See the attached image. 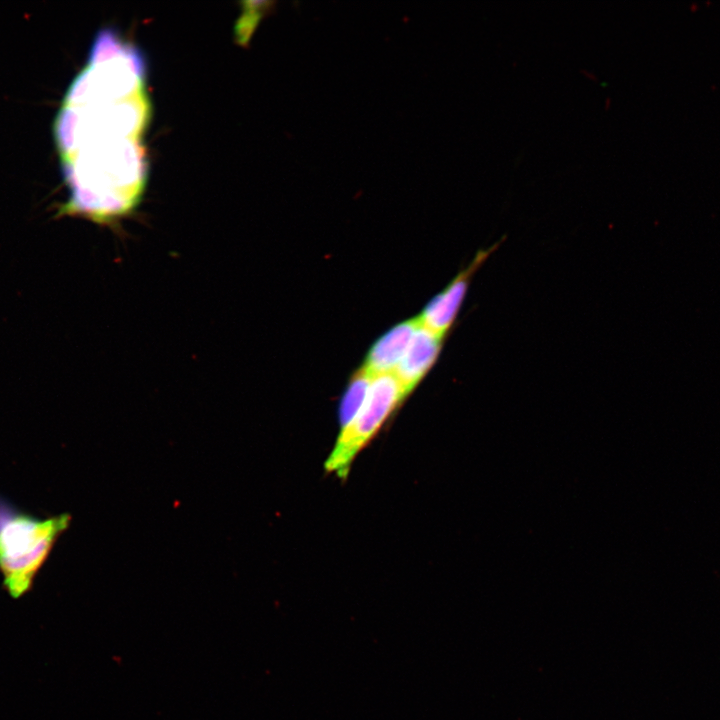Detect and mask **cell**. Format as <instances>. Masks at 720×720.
Returning <instances> with one entry per match:
<instances>
[{
    "mask_svg": "<svg viewBox=\"0 0 720 720\" xmlns=\"http://www.w3.org/2000/svg\"><path fill=\"white\" fill-rule=\"evenodd\" d=\"M70 520L69 514L35 518L0 501V572L12 597L18 598L31 589Z\"/></svg>",
    "mask_w": 720,
    "mask_h": 720,
    "instance_id": "obj_1",
    "label": "cell"
},
{
    "mask_svg": "<svg viewBox=\"0 0 720 720\" xmlns=\"http://www.w3.org/2000/svg\"><path fill=\"white\" fill-rule=\"evenodd\" d=\"M419 324L418 318H414L390 328L371 346L362 368L371 376L393 373Z\"/></svg>",
    "mask_w": 720,
    "mask_h": 720,
    "instance_id": "obj_5",
    "label": "cell"
},
{
    "mask_svg": "<svg viewBox=\"0 0 720 720\" xmlns=\"http://www.w3.org/2000/svg\"><path fill=\"white\" fill-rule=\"evenodd\" d=\"M443 338L419 324L403 358L393 372L406 396L414 390L436 362Z\"/></svg>",
    "mask_w": 720,
    "mask_h": 720,
    "instance_id": "obj_4",
    "label": "cell"
},
{
    "mask_svg": "<svg viewBox=\"0 0 720 720\" xmlns=\"http://www.w3.org/2000/svg\"><path fill=\"white\" fill-rule=\"evenodd\" d=\"M498 246L499 243H496L487 249L479 250L469 265L431 299L418 316L422 326L443 337L446 335L456 320L474 274Z\"/></svg>",
    "mask_w": 720,
    "mask_h": 720,
    "instance_id": "obj_3",
    "label": "cell"
},
{
    "mask_svg": "<svg viewBox=\"0 0 720 720\" xmlns=\"http://www.w3.org/2000/svg\"><path fill=\"white\" fill-rule=\"evenodd\" d=\"M406 397L393 373L373 376L359 412L348 425L340 429L325 462L326 470L345 479L356 456Z\"/></svg>",
    "mask_w": 720,
    "mask_h": 720,
    "instance_id": "obj_2",
    "label": "cell"
},
{
    "mask_svg": "<svg viewBox=\"0 0 720 720\" xmlns=\"http://www.w3.org/2000/svg\"><path fill=\"white\" fill-rule=\"evenodd\" d=\"M372 378L362 367L351 377L339 406L340 428L348 425L359 412L369 392Z\"/></svg>",
    "mask_w": 720,
    "mask_h": 720,
    "instance_id": "obj_6",
    "label": "cell"
}]
</instances>
